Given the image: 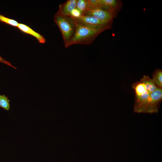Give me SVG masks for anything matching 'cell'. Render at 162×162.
<instances>
[{
  "instance_id": "obj_1",
  "label": "cell",
  "mask_w": 162,
  "mask_h": 162,
  "mask_svg": "<svg viewBox=\"0 0 162 162\" xmlns=\"http://www.w3.org/2000/svg\"><path fill=\"white\" fill-rule=\"evenodd\" d=\"M160 100V94L157 89L135 97L134 111L138 113L153 112L158 109Z\"/></svg>"
},
{
  "instance_id": "obj_2",
  "label": "cell",
  "mask_w": 162,
  "mask_h": 162,
  "mask_svg": "<svg viewBox=\"0 0 162 162\" xmlns=\"http://www.w3.org/2000/svg\"><path fill=\"white\" fill-rule=\"evenodd\" d=\"M76 24L75 33L65 47L66 48L75 44H90L100 34L105 30L103 28L86 27L76 23Z\"/></svg>"
},
{
  "instance_id": "obj_3",
  "label": "cell",
  "mask_w": 162,
  "mask_h": 162,
  "mask_svg": "<svg viewBox=\"0 0 162 162\" xmlns=\"http://www.w3.org/2000/svg\"><path fill=\"white\" fill-rule=\"evenodd\" d=\"M54 20L61 32L65 47L75 33L76 23L73 17L64 14L59 9Z\"/></svg>"
},
{
  "instance_id": "obj_4",
  "label": "cell",
  "mask_w": 162,
  "mask_h": 162,
  "mask_svg": "<svg viewBox=\"0 0 162 162\" xmlns=\"http://www.w3.org/2000/svg\"><path fill=\"white\" fill-rule=\"evenodd\" d=\"M76 22L86 27L105 30L110 29L112 23L103 21L92 16H82L78 18H73Z\"/></svg>"
},
{
  "instance_id": "obj_5",
  "label": "cell",
  "mask_w": 162,
  "mask_h": 162,
  "mask_svg": "<svg viewBox=\"0 0 162 162\" xmlns=\"http://www.w3.org/2000/svg\"><path fill=\"white\" fill-rule=\"evenodd\" d=\"M132 86L135 91V97L153 92L158 88L148 76H144L140 81L133 83Z\"/></svg>"
},
{
  "instance_id": "obj_6",
  "label": "cell",
  "mask_w": 162,
  "mask_h": 162,
  "mask_svg": "<svg viewBox=\"0 0 162 162\" xmlns=\"http://www.w3.org/2000/svg\"><path fill=\"white\" fill-rule=\"evenodd\" d=\"M83 16H93L103 21L109 23H112L114 18L110 13L100 8L88 9Z\"/></svg>"
},
{
  "instance_id": "obj_7",
  "label": "cell",
  "mask_w": 162,
  "mask_h": 162,
  "mask_svg": "<svg viewBox=\"0 0 162 162\" xmlns=\"http://www.w3.org/2000/svg\"><path fill=\"white\" fill-rule=\"evenodd\" d=\"M122 7L120 0H100V8L110 13L114 18Z\"/></svg>"
},
{
  "instance_id": "obj_8",
  "label": "cell",
  "mask_w": 162,
  "mask_h": 162,
  "mask_svg": "<svg viewBox=\"0 0 162 162\" xmlns=\"http://www.w3.org/2000/svg\"><path fill=\"white\" fill-rule=\"evenodd\" d=\"M17 27L22 32L34 37L40 43L44 44L45 43L46 39L43 35L36 32L26 25L19 23Z\"/></svg>"
},
{
  "instance_id": "obj_9",
  "label": "cell",
  "mask_w": 162,
  "mask_h": 162,
  "mask_svg": "<svg viewBox=\"0 0 162 162\" xmlns=\"http://www.w3.org/2000/svg\"><path fill=\"white\" fill-rule=\"evenodd\" d=\"M77 1V0H68L60 4L59 9L64 14L69 16L70 12L76 8Z\"/></svg>"
},
{
  "instance_id": "obj_10",
  "label": "cell",
  "mask_w": 162,
  "mask_h": 162,
  "mask_svg": "<svg viewBox=\"0 0 162 162\" xmlns=\"http://www.w3.org/2000/svg\"><path fill=\"white\" fill-rule=\"evenodd\" d=\"M162 70L157 69L154 71L152 79V81L158 87L162 88Z\"/></svg>"
},
{
  "instance_id": "obj_11",
  "label": "cell",
  "mask_w": 162,
  "mask_h": 162,
  "mask_svg": "<svg viewBox=\"0 0 162 162\" xmlns=\"http://www.w3.org/2000/svg\"><path fill=\"white\" fill-rule=\"evenodd\" d=\"M89 0H77L76 8L78 10L83 16L88 9Z\"/></svg>"
},
{
  "instance_id": "obj_12",
  "label": "cell",
  "mask_w": 162,
  "mask_h": 162,
  "mask_svg": "<svg viewBox=\"0 0 162 162\" xmlns=\"http://www.w3.org/2000/svg\"><path fill=\"white\" fill-rule=\"evenodd\" d=\"M10 100L8 97L4 95H0V107L8 111L10 108Z\"/></svg>"
},
{
  "instance_id": "obj_13",
  "label": "cell",
  "mask_w": 162,
  "mask_h": 162,
  "mask_svg": "<svg viewBox=\"0 0 162 162\" xmlns=\"http://www.w3.org/2000/svg\"><path fill=\"white\" fill-rule=\"evenodd\" d=\"M0 21L10 26L17 27L19 23L16 20L0 14Z\"/></svg>"
},
{
  "instance_id": "obj_14",
  "label": "cell",
  "mask_w": 162,
  "mask_h": 162,
  "mask_svg": "<svg viewBox=\"0 0 162 162\" xmlns=\"http://www.w3.org/2000/svg\"><path fill=\"white\" fill-rule=\"evenodd\" d=\"M88 9L100 8V0H89Z\"/></svg>"
},
{
  "instance_id": "obj_15",
  "label": "cell",
  "mask_w": 162,
  "mask_h": 162,
  "mask_svg": "<svg viewBox=\"0 0 162 162\" xmlns=\"http://www.w3.org/2000/svg\"><path fill=\"white\" fill-rule=\"evenodd\" d=\"M82 16L81 12L76 8L70 13L69 16L73 18H78Z\"/></svg>"
},
{
  "instance_id": "obj_16",
  "label": "cell",
  "mask_w": 162,
  "mask_h": 162,
  "mask_svg": "<svg viewBox=\"0 0 162 162\" xmlns=\"http://www.w3.org/2000/svg\"><path fill=\"white\" fill-rule=\"evenodd\" d=\"M0 62L7 64L15 69H16L15 67L12 65L10 62L3 58L1 56H0Z\"/></svg>"
}]
</instances>
